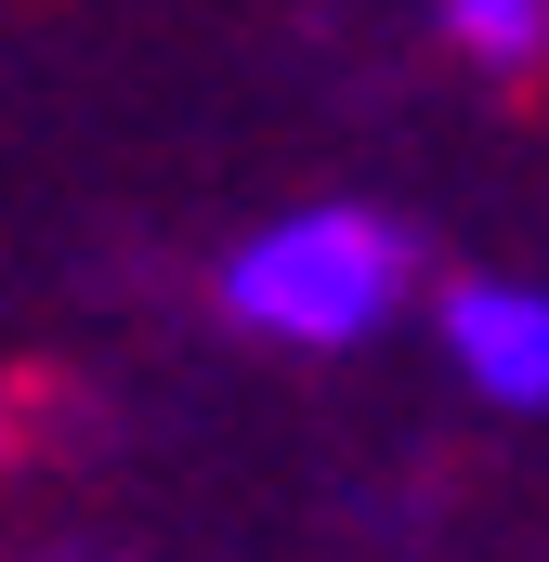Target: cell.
<instances>
[{
	"mask_svg": "<svg viewBox=\"0 0 549 562\" xmlns=\"http://www.w3.org/2000/svg\"><path fill=\"white\" fill-rule=\"evenodd\" d=\"M418 288H432V249L380 196H288L223 249L210 301L262 353H367L418 314Z\"/></svg>",
	"mask_w": 549,
	"mask_h": 562,
	"instance_id": "obj_1",
	"label": "cell"
},
{
	"mask_svg": "<svg viewBox=\"0 0 549 562\" xmlns=\"http://www.w3.org/2000/svg\"><path fill=\"white\" fill-rule=\"evenodd\" d=\"M418 314H432L445 380H458L484 419H549V276L471 262V276H432V288H418Z\"/></svg>",
	"mask_w": 549,
	"mask_h": 562,
	"instance_id": "obj_2",
	"label": "cell"
},
{
	"mask_svg": "<svg viewBox=\"0 0 549 562\" xmlns=\"http://www.w3.org/2000/svg\"><path fill=\"white\" fill-rule=\"evenodd\" d=\"M40 562H79V550H40Z\"/></svg>",
	"mask_w": 549,
	"mask_h": 562,
	"instance_id": "obj_4",
	"label": "cell"
},
{
	"mask_svg": "<svg viewBox=\"0 0 549 562\" xmlns=\"http://www.w3.org/2000/svg\"><path fill=\"white\" fill-rule=\"evenodd\" d=\"M445 53L484 66V79H537L549 66V0H432Z\"/></svg>",
	"mask_w": 549,
	"mask_h": 562,
	"instance_id": "obj_3",
	"label": "cell"
}]
</instances>
